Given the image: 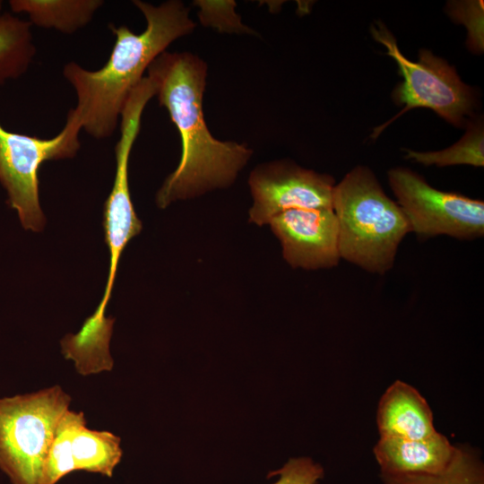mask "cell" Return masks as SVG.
Listing matches in <instances>:
<instances>
[{"mask_svg":"<svg viewBox=\"0 0 484 484\" xmlns=\"http://www.w3.org/2000/svg\"><path fill=\"white\" fill-rule=\"evenodd\" d=\"M405 158L425 166L484 165V131L480 120L471 121L464 135L452 146L437 151L419 152L404 149Z\"/></svg>","mask_w":484,"mask_h":484,"instance_id":"15","label":"cell"},{"mask_svg":"<svg viewBox=\"0 0 484 484\" xmlns=\"http://www.w3.org/2000/svg\"><path fill=\"white\" fill-rule=\"evenodd\" d=\"M383 484H484V463L480 454L462 445L456 461L445 471L436 474L385 475Z\"/></svg>","mask_w":484,"mask_h":484,"instance_id":"16","label":"cell"},{"mask_svg":"<svg viewBox=\"0 0 484 484\" xmlns=\"http://www.w3.org/2000/svg\"><path fill=\"white\" fill-rule=\"evenodd\" d=\"M370 30L375 40L384 45L386 54L397 63L402 82L395 87L392 97L397 105H404L394 117L375 128L372 137H377L387 125L414 108H430L454 126H462L474 109L475 96L456 70L428 49L419 50L417 62L408 59L381 22L372 25Z\"/></svg>","mask_w":484,"mask_h":484,"instance_id":"5","label":"cell"},{"mask_svg":"<svg viewBox=\"0 0 484 484\" xmlns=\"http://www.w3.org/2000/svg\"><path fill=\"white\" fill-rule=\"evenodd\" d=\"M2 8H3V2L0 1V13L2 12Z\"/></svg>","mask_w":484,"mask_h":484,"instance_id":"18","label":"cell"},{"mask_svg":"<svg viewBox=\"0 0 484 484\" xmlns=\"http://www.w3.org/2000/svg\"><path fill=\"white\" fill-rule=\"evenodd\" d=\"M379 437L415 440L437 433L427 400L412 385L402 380L390 385L381 396L376 411Z\"/></svg>","mask_w":484,"mask_h":484,"instance_id":"12","label":"cell"},{"mask_svg":"<svg viewBox=\"0 0 484 484\" xmlns=\"http://www.w3.org/2000/svg\"><path fill=\"white\" fill-rule=\"evenodd\" d=\"M70 403L59 385L0 398V470L11 484H44L47 457Z\"/></svg>","mask_w":484,"mask_h":484,"instance_id":"4","label":"cell"},{"mask_svg":"<svg viewBox=\"0 0 484 484\" xmlns=\"http://www.w3.org/2000/svg\"><path fill=\"white\" fill-rule=\"evenodd\" d=\"M253 204L248 220L268 225L275 216L292 209H333L334 179L292 161L263 163L250 173Z\"/></svg>","mask_w":484,"mask_h":484,"instance_id":"8","label":"cell"},{"mask_svg":"<svg viewBox=\"0 0 484 484\" xmlns=\"http://www.w3.org/2000/svg\"><path fill=\"white\" fill-rule=\"evenodd\" d=\"M79 133L65 122L55 137L42 139L8 131L0 124V183L24 229L40 231L45 225L39 197L41 164L75 156L80 148Z\"/></svg>","mask_w":484,"mask_h":484,"instance_id":"6","label":"cell"},{"mask_svg":"<svg viewBox=\"0 0 484 484\" xmlns=\"http://www.w3.org/2000/svg\"><path fill=\"white\" fill-rule=\"evenodd\" d=\"M279 475L273 484H317L324 478V471L321 464L309 457L290 458L281 469L269 473Z\"/></svg>","mask_w":484,"mask_h":484,"instance_id":"17","label":"cell"},{"mask_svg":"<svg viewBox=\"0 0 484 484\" xmlns=\"http://www.w3.org/2000/svg\"><path fill=\"white\" fill-rule=\"evenodd\" d=\"M122 455L119 436L89 428L84 414L69 409L56 427L45 465L44 484H56L75 471L110 478Z\"/></svg>","mask_w":484,"mask_h":484,"instance_id":"9","label":"cell"},{"mask_svg":"<svg viewBox=\"0 0 484 484\" xmlns=\"http://www.w3.org/2000/svg\"><path fill=\"white\" fill-rule=\"evenodd\" d=\"M268 225L291 267L310 271L338 264V223L333 209H292L275 216Z\"/></svg>","mask_w":484,"mask_h":484,"instance_id":"10","label":"cell"},{"mask_svg":"<svg viewBox=\"0 0 484 484\" xmlns=\"http://www.w3.org/2000/svg\"><path fill=\"white\" fill-rule=\"evenodd\" d=\"M462 450V445H453L437 432L415 440L379 437L373 454L380 474H436L447 470Z\"/></svg>","mask_w":484,"mask_h":484,"instance_id":"11","label":"cell"},{"mask_svg":"<svg viewBox=\"0 0 484 484\" xmlns=\"http://www.w3.org/2000/svg\"><path fill=\"white\" fill-rule=\"evenodd\" d=\"M387 177L411 231L418 237L447 235L471 240L483 236V201L436 189L407 168H393Z\"/></svg>","mask_w":484,"mask_h":484,"instance_id":"7","label":"cell"},{"mask_svg":"<svg viewBox=\"0 0 484 484\" xmlns=\"http://www.w3.org/2000/svg\"><path fill=\"white\" fill-rule=\"evenodd\" d=\"M133 4L145 18L143 32L136 34L125 25L110 23L108 28L116 40L104 66L91 71L69 62L63 68V75L77 97L66 122L96 139L114 134L131 92L150 65L172 42L192 33L196 26L181 1L154 5L134 0Z\"/></svg>","mask_w":484,"mask_h":484,"instance_id":"2","label":"cell"},{"mask_svg":"<svg viewBox=\"0 0 484 484\" xmlns=\"http://www.w3.org/2000/svg\"><path fill=\"white\" fill-rule=\"evenodd\" d=\"M101 0H11L13 13H26L29 22L72 34L86 26L103 5Z\"/></svg>","mask_w":484,"mask_h":484,"instance_id":"13","label":"cell"},{"mask_svg":"<svg viewBox=\"0 0 484 484\" xmlns=\"http://www.w3.org/2000/svg\"><path fill=\"white\" fill-rule=\"evenodd\" d=\"M207 71L197 55L167 51L147 69L181 140L179 163L156 194L160 208L229 186L253 155L246 145L218 140L209 131L203 111Z\"/></svg>","mask_w":484,"mask_h":484,"instance_id":"1","label":"cell"},{"mask_svg":"<svg viewBox=\"0 0 484 484\" xmlns=\"http://www.w3.org/2000/svg\"><path fill=\"white\" fill-rule=\"evenodd\" d=\"M31 24L10 13H0V85L23 75L33 62L36 48Z\"/></svg>","mask_w":484,"mask_h":484,"instance_id":"14","label":"cell"},{"mask_svg":"<svg viewBox=\"0 0 484 484\" xmlns=\"http://www.w3.org/2000/svg\"><path fill=\"white\" fill-rule=\"evenodd\" d=\"M333 210L341 258L369 272L390 271L399 245L411 231L402 210L385 194L373 171L357 166L347 173L334 186Z\"/></svg>","mask_w":484,"mask_h":484,"instance_id":"3","label":"cell"}]
</instances>
